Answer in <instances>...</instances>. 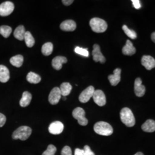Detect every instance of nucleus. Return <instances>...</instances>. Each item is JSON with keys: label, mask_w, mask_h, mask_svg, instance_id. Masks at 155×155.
<instances>
[{"label": "nucleus", "mask_w": 155, "mask_h": 155, "mask_svg": "<svg viewBox=\"0 0 155 155\" xmlns=\"http://www.w3.org/2000/svg\"><path fill=\"white\" fill-rule=\"evenodd\" d=\"M94 130L95 132L101 136H109L113 133V129L107 122L100 121L94 125Z\"/></svg>", "instance_id": "obj_2"}, {"label": "nucleus", "mask_w": 155, "mask_h": 155, "mask_svg": "<svg viewBox=\"0 0 155 155\" xmlns=\"http://www.w3.org/2000/svg\"><path fill=\"white\" fill-rule=\"evenodd\" d=\"M56 152V148L52 144H50L47 147V149L45 151L42 155H55Z\"/></svg>", "instance_id": "obj_30"}, {"label": "nucleus", "mask_w": 155, "mask_h": 155, "mask_svg": "<svg viewBox=\"0 0 155 155\" xmlns=\"http://www.w3.org/2000/svg\"><path fill=\"white\" fill-rule=\"evenodd\" d=\"M92 55L93 60L95 62L100 61L101 63L104 64L106 61V59L105 56L102 55L100 45H93V50L92 51Z\"/></svg>", "instance_id": "obj_10"}, {"label": "nucleus", "mask_w": 155, "mask_h": 155, "mask_svg": "<svg viewBox=\"0 0 155 155\" xmlns=\"http://www.w3.org/2000/svg\"><path fill=\"white\" fill-rule=\"evenodd\" d=\"M95 91V89L93 86H90L80 94L79 97V100L82 103H86L93 97V95Z\"/></svg>", "instance_id": "obj_7"}, {"label": "nucleus", "mask_w": 155, "mask_h": 155, "mask_svg": "<svg viewBox=\"0 0 155 155\" xmlns=\"http://www.w3.org/2000/svg\"><path fill=\"white\" fill-rule=\"evenodd\" d=\"M24 40H25V44L27 45V46L29 48L32 47L35 45V39L33 38L32 35L29 31L25 32Z\"/></svg>", "instance_id": "obj_25"}, {"label": "nucleus", "mask_w": 155, "mask_h": 155, "mask_svg": "<svg viewBox=\"0 0 155 155\" xmlns=\"http://www.w3.org/2000/svg\"><path fill=\"white\" fill-rule=\"evenodd\" d=\"M74 155H84V150H81V149H79V148L75 149Z\"/></svg>", "instance_id": "obj_35"}, {"label": "nucleus", "mask_w": 155, "mask_h": 155, "mask_svg": "<svg viewBox=\"0 0 155 155\" xmlns=\"http://www.w3.org/2000/svg\"><path fill=\"white\" fill-rule=\"evenodd\" d=\"M122 29L125 33L127 35L129 38L132 39H135L137 38V33L133 30H131L127 28V26L124 25L122 27Z\"/></svg>", "instance_id": "obj_28"}, {"label": "nucleus", "mask_w": 155, "mask_h": 155, "mask_svg": "<svg viewBox=\"0 0 155 155\" xmlns=\"http://www.w3.org/2000/svg\"><path fill=\"white\" fill-rule=\"evenodd\" d=\"M10 79L9 70L4 65H0V82L2 83L7 82Z\"/></svg>", "instance_id": "obj_18"}, {"label": "nucleus", "mask_w": 155, "mask_h": 155, "mask_svg": "<svg viewBox=\"0 0 155 155\" xmlns=\"http://www.w3.org/2000/svg\"><path fill=\"white\" fill-rule=\"evenodd\" d=\"M84 155H95L94 152L90 149L89 145H85L84 147Z\"/></svg>", "instance_id": "obj_32"}, {"label": "nucleus", "mask_w": 155, "mask_h": 155, "mask_svg": "<svg viewBox=\"0 0 155 155\" xmlns=\"http://www.w3.org/2000/svg\"><path fill=\"white\" fill-rule=\"evenodd\" d=\"M120 118L122 123L127 127H133L136 124L135 118L132 111L127 107H124L121 110Z\"/></svg>", "instance_id": "obj_1"}, {"label": "nucleus", "mask_w": 155, "mask_h": 155, "mask_svg": "<svg viewBox=\"0 0 155 155\" xmlns=\"http://www.w3.org/2000/svg\"><path fill=\"white\" fill-rule=\"evenodd\" d=\"M72 116L77 120L78 122L82 126H86L88 124V120L85 117V111L81 107H77L72 111Z\"/></svg>", "instance_id": "obj_5"}, {"label": "nucleus", "mask_w": 155, "mask_h": 155, "mask_svg": "<svg viewBox=\"0 0 155 155\" xmlns=\"http://www.w3.org/2000/svg\"><path fill=\"white\" fill-rule=\"evenodd\" d=\"M122 51L123 54L125 55L132 56L136 53V50L132 43L129 40H127L126 45L122 48Z\"/></svg>", "instance_id": "obj_17"}, {"label": "nucleus", "mask_w": 155, "mask_h": 155, "mask_svg": "<svg viewBox=\"0 0 155 155\" xmlns=\"http://www.w3.org/2000/svg\"><path fill=\"white\" fill-rule=\"evenodd\" d=\"M63 100H66V97H63Z\"/></svg>", "instance_id": "obj_39"}, {"label": "nucleus", "mask_w": 155, "mask_h": 155, "mask_svg": "<svg viewBox=\"0 0 155 155\" xmlns=\"http://www.w3.org/2000/svg\"><path fill=\"white\" fill-rule=\"evenodd\" d=\"M67 59L66 57L58 56L54 58L52 61V66L56 70H60L62 68L63 64L66 63Z\"/></svg>", "instance_id": "obj_16"}, {"label": "nucleus", "mask_w": 155, "mask_h": 155, "mask_svg": "<svg viewBox=\"0 0 155 155\" xmlns=\"http://www.w3.org/2000/svg\"><path fill=\"white\" fill-rule=\"evenodd\" d=\"M141 128L145 132L152 133L155 132V122L153 120H148L143 124Z\"/></svg>", "instance_id": "obj_19"}, {"label": "nucleus", "mask_w": 155, "mask_h": 155, "mask_svg": "<svg viewBox=\"0 0 155 155\" xmlns=\"http://www.w3.org/2000/svg\"><path fill=\"white\" fill-rule=\"evenodd\" d=\"M60 28L61 30L67 32H72L75 30L77 28V24L72 20H67L61 22Z\"/></svg>", "instance_id": "obj_15"}, {"label": "nucleus", "mask_w": 155, "mask_h": 155, "mask_svg": "<svg viewBox=\"0 0 155 155\" xmlns=\"http://www.w3.org/2000/svg\"><path fill=\"white\" fill-rule=\"evenodd\" d=\"M134 89V93L137 97H141L144 96L145 93V87L142 84V80L141 78H137L135 80Z\"/></svg>", "instance_id": "obj_11"}, {"label": "nucleus", "mask_w": 155, "mask_h": 155, "mask_svg": "<svg viewBox=\"0 0 155 155\" xmlns=\"http://www.w3.org/2000/svg\"><path fill=\"white\" fill-rule=\"evenodd\" d=\"M155 32H153L152 34V35H151V39H152V40L153 41V43H155Z\"/></svg>", "instance_id": "obj_37"}, {"label": "nucleus", "mask_w": 155, "mask_h": 155, "mask_svg": "<svg viewBox=\"0 0 155 155\" xmlns=\"http://www.w3.org/2000/svg\"><path fill=\"white\" fill-rule=\"evenodd\" d=\"M32 133V129L31 127L27 126H22L17 129L12 134V138L14 140H21L25 141L29 137Z\"/></svg>", "instance_id": "obj_4"}, {"label": "nucleus", "mask_w": 155, "mask_h": 155, "mask_svg": "<svg viewBox=\"0 0 155 155\" xmlns=\"http://www.w3.org/2000/svg\"><path fill=\"white\" fill-rule=\"evenodd\" d=\"M134 155H144L142 152H137V153H136V154Z\"/></svg>", "instance_id": "obj_38"}, {"label": "nucleus", "mask_w": 155, "mask_h": 155, "mask_svg": "<svg viewBox=\"0 0 155 155\" xmlns=\"http://www.w3.org/2000/svg\"><path fill=\"white\" fill-rule=\"evenodd\" d=\"M64 129V125L60 121H55L50 124L48 130L51 134H59L62 133Z\"/></svg>", "instance_id": "obj_12"}, {"label": "nucleus", "mask_w": 155, "mask_h": 155, "mask_svg": "<svg viewBox=\"0 0 155 155\" xmlns=\"http://www.w3.org/2000/svg\"><path fill=\"white\" fill-rule=\"evenodd\" d=\"M94 102L99 106H104L106 103V96L104 93L101 90H95L93 95Z\"/></svg>", "instance_id": "obj_8"}, {"label": "nucleus", "mask_w": 155, "mask_h": 155, "mask_svg": "<svg viewBox=\"0 0 155 155\" xmlns=\"http://www.w3.org/2000/svg\"><path fill=\"white\" fill-rule=\"evenodd\" d=\"M90 26L92 31L96 33H103L105 32L107 28V24L105 20L94 17L90 21Z\"/></svg>", "instance_id": "obj_3"}, {"label": "nucleus", "mask_w": 155, "mask_h": 155, "mask_svg": "<svg viewBox=\"0 0 155 155\" xmlns=\"http://www.w3.org/2000/svg\"><path fill=\"white\" fill-rule=\"evenodd\" d=\"M61 94L60 89L58 87H54L50 92L48 101L51 105H56L61 99Z\"/></svg>", "instance_id": "obj_9"}, {"label": "nucleus", "mask_w": 155, "mask_h": 155, "mask_svg": "<svg viewBox=\"0 0 155 155\" xmlns=\"http://www.w3.org/2000/svg\"><path fill=\"white\" fill-rule=\"evenodd\" d=\"M52 51H53V45L50 42L46 43L42 46L41 52L44 55H50L52 54Z\"/></svg>", "instance_id": "obj_26"}, {"label": "nucleus", "mask_w": 155, "mask_h": 155, "mask_svg": "<svg viewBox=\"0 0 155 155\" xmlns=\"http://www.w3.org/2000/svg\"><path fill=\"white\" fill-rule=\"evenodd\" d=\"M141 64L147 70H150L155 68V59L151 56H143L141 59Z\"/></svg>", "instance_id": "obj_13"}, {"label": "nucleus", "mask_w": 155, "mask_h": 155, "mask_svg": "<svg viewBox=\"0 0 155 155\" xmlns=\"http://www.w3.org/2000/svg\"><path fill=\"white\" fill-rule=\"evenodd\" d=\"M25 29L23 25H20L17 27L14 32V36L17 39L21 41L24 39V35L25 33Z\"/></svg>", "instance_id": "obj_22"}, {"label": "nucleus", "mask_w": 155, "mask_h": 155, "mask_svg": "<svg viewBox=\"0 0 155 155\" xmlns=\"http://www.w3.org/2000/svg\"><path fill=\"white\" fill-rule=\"evenodd\" d=\"M132 2L133 3V6H134L135 9H139L141 8V6L140 4V1L139 0H132Z\"/></svg>", "instance_id": "obj_34"}, {"label": "nucleus", "mask_w": 155, "mask_h": 155, "mask_svg": "<svg viewBox=\"0 0 155 155\" xmlns=\"http://www.w3.org/2000/svg\"><path fill=\"white\" fill-rule=\"evenodd\" d=\"M59 89L61 90V95L63 97H66L70 94L72 90V86L70 84V83L64 82L61 83Z\"/></svg>", "instance_id": "obj_21"}, {"label": "nucleus", "mask_w": 155, "mask_h": 155, "mask_svg": "<svg viewBox=\"0 0 155 155\" xmlns=\"http://www.w3.org/2000/svg\"><path fill=\"white\" fill-rule=\"evenodd\" d=\"M32 100V95L28 91H25L22 93V98L20 101V105L21 107L28 106Z\"/></svg>", "instance_id": "obj_20"}, {"label": "nucleus", "mask_w": 155, "mask_h": 155, "mask_svg": "<svg viewBox=\"0 0 155 155\" xmlns=\"http://www.w3.org/2000/svg\"><path fill=\"white\" fill-rule=\"evenodd\" d=\"M15 6L11 1H5L0 5V16H8L14 11Z\"/></svg>", "instance_id": "obj_6"}, {"label": "nucleus", "mask_w": 155, "mask_h": 155, "mask_svg": "<svg viewBox=\"0 0 155 155\" xmlns=\"http://www.w3.org/2000/svg\"><path fill=\"white\" fill-rule=\"evenodd\" d=\"M12 29L11 27L7 25H2L0 27V34L5 38H8L11 34Z\"/></svg>", "instance_id": "obj_27"}, {"label": "nucleus", "mask_w": 155, "mask_h": 155, "mask_svg": "<svg viewBox=\"0 0 155 155\" xmlns=\"http://www.w3.org/2000/svg\"><path fill=\"white\" fill-rule=\"evenodd\" d=\"M24 61V58L21 55H17L13 56L10 59V63L12 65L16 67H20L23 64Z\"/></svg>", "instance_id": "obj_23"}, {"label": "nucleus", "mask_w": 155, "mask_h": 155, "mask_svg": "<svg viewBox=\"0 0 155 155\" xmlns=\"http://www.w3.org/2000/svg\"><path fill=\"white\" fill-rule=\"evenodd\" d=\"M61 155H72V151L70 147L65 146L61 150Z\"/></svg>", "instance_id": "obj_31"}, {"label": "nucleus", "mask_w": 155, "mask_h": 155, "mask_svg": "<svg viewBox=\"0 0 155 155\" xmlns=\"http://www.w3.org/2000/svg\"><path fill=\"white\" fill-rule=\"evenodd\" d=\"M6 118L5 115L0 113V127H2L5 124Z\"/></svg>", "instance_id": "obj_33"}, {"label": "nucleus", "mask_w": 155, "mask_h": 155, "mask_svg": "<svg viewBox=\"0 0 155 155\" xmlns=\"http://www.w3.org/2000/svg\"><path fill=\"white\" fill-rule=\"evenodd\" d=\"M27 79L29 83L37 84L41 81V77L35 72H30L28 73L27 76Z\"/></svg>", "instance_id": "obj_24"}, {"label": "nucleus", "mask_w": 155, "mask_h": 155, "mask_svg": "<svg viewBox=\"0 0 155 155\" xmlns=\"http://www.w3.org/2000/svg\"><path fill=\"white\" fill-rule=\"evenodd\" d=\"M121 70L117 68L113 71V75H110L108 77V79L111 86H115L117 85L121 81Z\"/></svg>", "instance_id": "obj_14"}, {"label": "nucleus", "mask_w": 155, "mask_h": 155, "mask_svg": "<svg viewBox=\"0 0 155 155\" xmlns=\"http://www.w3.org/2000/svg\"><path fill=\"white\" fill-rule=\"evenodd\" d=\"M62 2L64 5L69 6L72 4V2H74V1L73 0H63Z\"/></svg>", "instance_id": "obj_36"}, {"label": "nucleus", "mask_w": 155, "mask_h": 155, "mask_svg": "<svg viewBox=\"0 0 155 155\" xmlns=\"http://www.w3.org/2000/svg\"><path fill=\"white\" fill-rule=\"evenodd\" d=\"M74 51L75 52V53H77L79 55L83 56L84 57H89V52L87 49H86V48H81L79 47H77L75 48Z\"/></svg>", "instance_id": "obj_29"}]
</instances>
